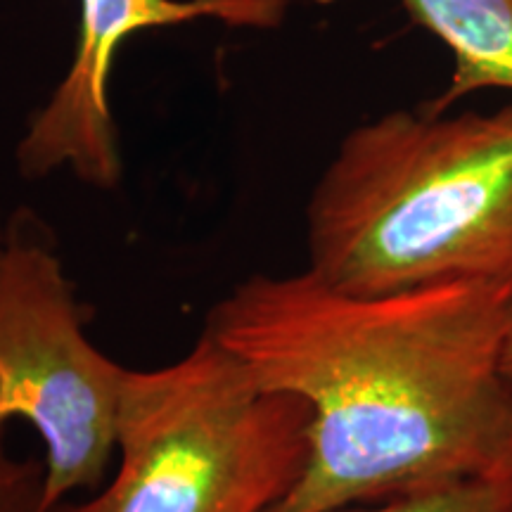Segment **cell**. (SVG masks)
<instances>
[{"instance_id": "11", "label": "cell", "mask_w": 512, "mask_h": 512, "mask_svg": "<svg viewBox=\"0 0 512 512\" xmlns=\"http://www.w3.org/2000/svg\"><path fill=\"white\" fill-rule=\"evenodd\" d=\"M508 479H510V508H508V512H512V467H510V472H508Z\"/></svg>"}, {"instance_id": "5", "label": "cell", "mask_w": 512, "mask_h": 512, "mask_svg": "<svg viewBox=\"0 0 512 512\" xmlns=\"http://www.w3.org/2000/svg\"><path fill=\"white\" fill-rule=\"evenodd\" d=\"M285 10L287 0H81L74 60L19 138V174L36 181L69 169L98 190L117 188L121 155L110 79L121 43L138 31L197 19H219L230 27H278Z\"/></svg>"}, {"instance_id": "7", "label": "cell", "mask_w": 512, "mask_h": 512, "mask_svg": "<svg viewBox=\"0 0 512 512\" xmlns=\"http://www.w3.org/2000/svg\"><path fill=\"white\" fill-rule=\"evenodd\" d=\"M510 479L508 475L475 479L446 486V489L422 491V494L389 498L382 503L354 505L339 512H508Z\"/></svg>"}, {"instance_id": "2", "label": "cell", "mask_w": 512, "mask_h": 512, "mask_svg": "<svg viewBox=\"0 0 512 512\" xmlns=\"http://www.w3.org/2000/svg\"><path fill=\"white\" fill-rule=\"evenodd\" d=\"M309 271L351 294L512 285V102L351 128L306 204Z\"/></svg>"}, {"instance_id": "6", "label": "cell", "mask_w": 512, "mask_h": 512, "mask_svg": "<svg viewBox=\"0 0 512 512\" xmlns=\"http://www.w3.org/2000/svg\"><path fill=\"white\" fill-rule=\"evenodd\" d=\"M453 55L451 81L427 112H448L479 91L512 93V0H399Z\"/></svg>"}, {"instance_id": "4", "label": "cell", "mask_w": 512, "mask_h": 512, "mask_svg": "<svg viewBox=\"0 0 512 512\" xmlns=\"http://www.w3.org/2000/svg\"><path fill=\"white\" fill-rule=\"evenodd\" d=\"M128 373L88 339L74 287L41 223L17 214L5 226L0 256V425L22 418L43 441L38 512L105 482L117 460Z\"/></svg>"}, {"instance_id": "10", "label": "cell", "mask_w": 512, "mask_h": 512, "mask_svg": "<svg viewBox=\"0 0 512 512\" xmlns=\"http://www.w3.org/2000/svg\"><path fill=\"white\" fill-rule=\"evenodd\" d=\"M3 247H5V226L0 221V256H3Z\"/></svg>"}, {"instance_id": "8", "label": "cell", "mask_w": 512, "mask_h": 512, "mask_svg": "<svg viewBox=\"0 0 512 512\" xmlns=\"http://www.w3.org/2000/svg\"><path fill=\"white\" fill-rule=\"evenodd\" d=\"M5 427L0 425V512H38L46 465L15 456L5 441Z\"/></svg>"}, {"instance_id": "3", "label": "cell", "mask_w": 512, "mask_h": 512, "mask_svg": "<svg viewBox=\"0 0 512 512\" xmlns=\"http://www.w3.org/2000/svg\"><path fill=\"white\" fill-rule=\"evenodd\" d=\"M309 420L202 330L178 361L128 373L112 479L50 512H268L302 475Z\"/></svg>"}, {"instance_id": "1", "label": "cell", "mask_w": 512, "mask_h": 512, "mask_svg": "<svg viewBox=\"0 0 512 512\" xmlns=\"http://www.w3.org/2000/svg\"><path fill=\"white\" fill-rule=\"evenodd\" d=\"M510 309L512 285L489 280L351 294L306 268L235 285L204 332L311 411L302 475L268 512H339L508 475Z\"/></svg>"}, {"instance_id": "9", "label": "cell", "mask_w": 512, "mask_h": 512, "mask_svg": "<svg viewBox=\"0 0 512 512\" xmlns=\"http://www.w3.org/2000/svg\"><path fill=\"white\" fill-rule=\"evenodd\" d=\"M503 370L512 384V309H510V325H508V339H505V356H503Z\"/></svg>"}]
</instances>
